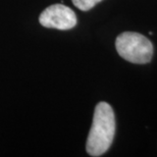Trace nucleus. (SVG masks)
Segmentation results:
<instances>
[{
    "mask_svg": "<svg viewBox=\"0 0 157 157\" xmlns=\"http://www.w3.org/2000/svg\"><path fill=\"white\" fill-rule=\"evenodd\" d=\"M115 128L113 109L108 103L99 102L94 110L92 127L86 142L88 154L93 157L104 154L113 142Z\"/></svg>",
    "mask_w": 157,
    "mask_h": 157,
    "instance_id": "obj_1",
    "label": "nucleus"
},
{
    "mask_svg": "<svg viewBox=\"0 0 157 157\" xmlns=\"http://www.w3.org/2000/svg\"><path fill=\"white\" fill-rule=\"evenodd\" d=\"M118 54L127 61L145 64L152 59L153 45L148 38L136 32H124L115 40Z\"/></svg>",
    "mask_w": 157,
    "mask_h": 157,
    "instance_id": "obj_2",
    "label": "nucleus"
},
{
    "mask_svg": "<svg viewBox=\"0 0 157 157\" xmlns=\"http://www.w3.org/2000/svg\"><path fill=\"white\" fill-rule=\"evenodd\" d=\"M43 27L57 30H71L77 25V17L73 9L63 4H53L44 9L39 17Z\"/></svg>",
    "mask_w": 157,
    "mask_h": 157,
    "instance_id": "obj_3",
    "label": "nucleus"
},
{
    "mask_svg": "<svg viewBox=\"0 0 157 157\" xmlns=\"http://www.w3.org/2000/svg\"><path fill=\"white\" fill-rule=\"evenodd\" d=\"M75 6L83 11H88L102 0H71Z\"/></svg>",
    "mask_w": 157,
    "mask_h": 157,
    "instance_id": "obj_4",
    "label": "nucleus"
}]
</instances>
